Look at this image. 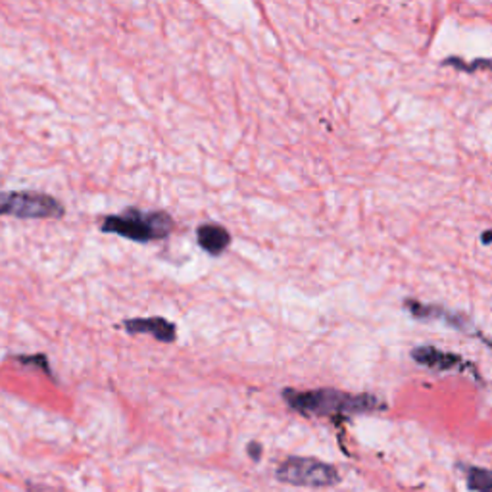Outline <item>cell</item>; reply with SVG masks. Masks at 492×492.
Here are the masks:
<instances>
[{
    "instance_id": "10",
    "label": "cell",
    "mask_w": 492,
    "mask_h": 492,
    "mask_svg": "<svg viewBox=\"0 0 492 492\" xmlns=\"http://www.w3.org/2000/svg\"><path fill=\"white\" fill-rule=\"evenodd\" d=\"M246 452L250 454V458H252L254 462H258V460L262 458V445H258V443H250V445L246 446Z\"/></svg>"
},
{
    "instance_id": "6",
    "label": "cell",
    "mask_w": 492,
    "mask_h": 492,
    "mask_svg": "<svg viewBox=\"0 0 492 492\" xmlns=\"http://www.w3.org/2000/svg\"><path fill=\"white\" fill-rule=\"evenodd\" d=\"M412 358L434 372H452L464 366V358L452 352H443L434 349V346H417V349L412 351Z\"/></svg>"
},
{
    "instance_id": "7",
    "label": "cell",
    "mask_w": 492,
    "mask_h": 492,
    "mask_svg": "<svg viewBox=\"0 0 492 492\" xmlns=\"http://www.w3.org/2000/svg\"><path fill=\"white\" fill-rule=\"evenodd\" d=\"M196 239L203 250H206L212 256H220L231 245V235L225 227L217 224H204L196 229Z\"/></svg>"
},
{
    "instance_id": "5",
    "label": "cell",
    "mask_w": 492,
    "mask_h": 492,
    "mask_svg": "<svg viewBox=\"0 0 492 492\" xmlns=\"http://www.w3.org/2000/svg\"><path fill=\"white\" fill-rule=\"evenodd\" d=\"M127 333L131 335H152L160 342H175L177 327L163 318H139L123 321Z\"/></svg>"
},
{
    "instance_id": "9",
    "label": "cell",
    "mask_w": 492,
    "mask_h": 492,
    "mask_svg": "<svg viewBox=\"0 0 492 492\" xmlns=\"http://www.w3.org/2000/svg\"><path fill=\"white\" fill-rule=\"evenodd\" d=\"M467 487L477 492H492V476L485 467H466Z\"/></svg>"
},
{
    "instance_id": "2",
    "label": "cell",
    "mask_w": 492,
    "mask_h": 492,
    "mask_svg": "<svg viewBox=\"0 0 492 492\" xmlns=\"http://www.w3.org/2000/svg\"><path fill=\"white\" fill-rule=\"evenodd\" d=\"M175 224L172 215L166 212H144L139 208H127L121 214L106 215L100 231L125 236L137 243H152L170 236Z\"/></svg>"
},
{
    "instance_id": "8",
    "label": "cell",
    "mask_w": 492,
    "mask_h": 492,
    "mask_svg": "<svg viewBox=\"0 0 492 492\" xmlns=\"http://www.w3.org/2000/svg\"><path fill=\"white\" fill-rule=\"evenodd\" d=\"M406 306L412 312V316L419 319H443L448 325L455 327V330H466V318L462 314H454L441 306H425L422 302H413V300H406Z\"/></svg>"
},
{
    "instance_id": "4",
    "label": "cell",
    "mask_w": 492,
    "mask_h": 492,
    "mask_svg": "<svg viewBox=\"0 0 492 492\" xmlns=\"http://www.w3.org/2000/svg\"><path fill=\"white\" fill-rule=\"evenodd\" d=\"M276 477L287 485L309 488L333 487L340 481L335 466L321 462L318 458H304V455H290V458H287L277 467Z\"/></svg>"
},
{
    "instance_id": "11",
    "label": "cell",
    "mask_w": 492,
    "mask_h": 492,
    "mask_svg": "<svg viewBox=\"0 0 492 492\" xmlns=\"http://www.w3.org/2000/svg\"><path fill=\"white\" fill-rule=\"evenodd\" d=\"M488 241H490V231H485V235H483V243L488 245Z\"/></svg>"
},
{
    "instance_id": "3",
    "label": "cell",
    "mask_w": 492,
    "mask_h": 492,
    "mask_svg": "<svg viewBox=\"0 0 492 492\" xmlns=\"http://www.w3.org/2000/svg\"><path fill=\"white\" fill-rule=\"evenodd\" d=\"M66 208L57 198L37 191L0 193V215L20 217V220H60Z\"/></svg>"
},
{
    "instance_id": "1",
    "label": "cell",
    "mask_w": 492,
    "mask_h": 492,
    "mask_svg": "<svg viewBox=\"0 0 492 492\" xmlns=\"http://www.w3.org/2000/svg\"><path fill=\"white\" fill-rule=\"evenodd\" d=\"M283 398L290 410L306 417H346L387 410V404L373 394H352L337 389H285Z\"/></svg>"
}]
</instances>
